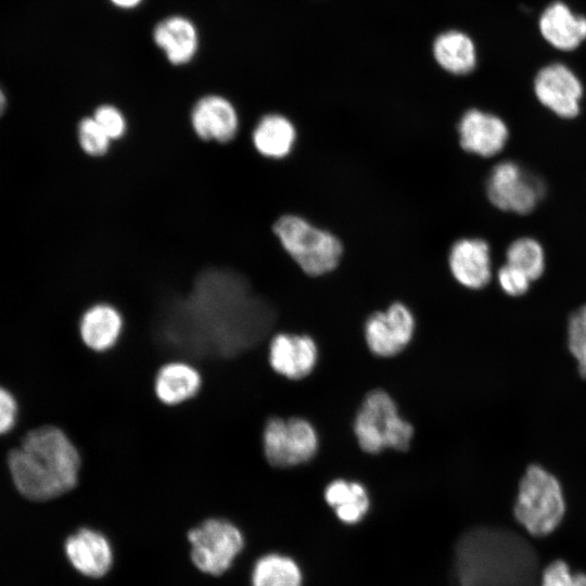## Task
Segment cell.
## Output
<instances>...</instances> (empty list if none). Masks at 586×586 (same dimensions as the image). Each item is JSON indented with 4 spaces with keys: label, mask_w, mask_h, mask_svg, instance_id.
<instances>
[{
    "label": "cell",
    "mask_w": 586,
    "mask_h": 586,
    "mask_svg": "<svg viewBox=\"0 0 586 586\" xmlns=\"http://www.w3.org/2000/svg\"><path fill=\"white\" fill-rule=\"evenodd\" d=\"M77 140L80 149L92 157L106 155L113 142L92 116L84 117L78 123Z\"/></svg>",
    "instance_id": "d4e9b609"
},
{
    "label": "cell",
    "mask_w": 586,
    "mask_h": 586,
    "mask_svg": "<svg viewBox=\"0 0 586 586\" xmlns=\"http://www.w3.org/2000/svg\"><path fill=\"white\" fill-rule=\"evenodd\" d=\"M92 117L98 122L112 141L124 138L127 132L128 124L126 116L113 104L105 103L99 105L94 110Z\"/></svg>",
    "instance_id": "83f0119b"
},
{
    "label": "cell",
    "mask_w": 586,
    "mask_h": 586,
    "mask_svg": "<svg viewBox=\"0 0 586 586\" xmlns=\"http://www.w3.org/2000/svg\"><path fill=\"white\" fill-rule=\"evenodd\" d=\"M448 265L453 277L471 290L485 288L492 279L491 249L483 239L456 241L449 252Z\"/></svg>",
    "instance_id": "5bb4252c"
},
{
    "label": "cell",
    "mask_w": 586,
    "mask_h": 586,
    "mask_svg": "<svg viewBox=\"0 0 586 586\" xmlns=\"http://www.w3.org/2000/svg\"><path fill=\"white\" fill-rule=\"evenodd\" d=\"M17 491L33 500H48L71 491L77 483L79 454L56 426L46 425L27 433L8 458Z\"/></svg>",
    "instance_id": "7a4b0ae2"
},
{
    "label": "cell",
    "mask_w": 586,
    "mask_h": 586,
    "mask_svg": "<svg viewBox=\"0 0 586 586\" xmlns=\"http://www.w3.org/2000/svg\"><path fill=\"white\" fill-rule=\"evenodd\" d=\"M324 500L344 524L359 523L368 513L370 498L365 486L343 479L333 480L324 489Z\"/></svg>",
    "instance_id": "44dd1931"
},
{
    "label": "cell",
    "mask_w": 586,
    "mask_h": 586,
    "mask_svg": "<svg viewBox=\"0 0 586 586\" xmlns=\"http://www.w3.org/2000/svg\"><path fill=\"white\" fill-rule=\"evenodd\" d=\"M153 40L173 65L193 60L199 48V33L188 17L171 15L160 21L153 29Z\"/></svg>",
    "instance_id": "2e32d148"
},
{
    "label": "cell",
    "mask_w": 586,
    "mask_h": 586,
    "mask_svg": "<svg viewBox=\"0 0 586 586\" xmlns=\"http://www.w3.org/2000/svg\"><path fill=\"white\" fill-rule=\"evenodd\" d=\"M251 140L254 149L262 156L281 160L291 153L296 140V129L285 116L269 113L257 122Z\"/></svg>",
    "instance_id": "d6986e66"
},
{
    "label": "cell",
    "mask_w": 586,
    "mask_h": 586,
    "mask_svg": "<svg viewBox=\"0 0 586 586\" xmlns=\"http://www.w3.org/2000/svg\"><path fill=\"white\" fill-rule=\"evenodd\" d=\"M191 559L202 572L219 575L227 571L243 548V536L232 523L209 519L188 534Z\"/></svg>",
    "instance_id": "ba28073f"
},
{
    "label": "cell",
    "mask_w": 586,
    "mask_h": 586,
    "mask_svg": "<svg viewBox=\"0 0 586 586\" xmlns=\"http://www.w3.org/2000/svg\"><path fill=\"white\" fill-rule=\"evenodd\" d=\"M17 405L14 396L0 386V434L9 432L15 423Z\"/></svg>",
    "instance_id": "f546056e"
},
{
    "label": "cell",
    "mask_w": 586,
    "mask_h": 586,
    "mask_svg": "<svg viewBox=\"0 0 586 586\" xmlns=\"http://www.w3.org/2000/svg\"><path fill=\"white\" fill-rule=\"evenodd\" d=\"M568 347L577 361L579 375L586 379V304L569 317Z\"/></svg>",
    "instance_id": "484cf974"
},
{
    "label": "cell",
    "mask_w": 586,
    "mask_h": 586,
    "mask_svg": "<svg viewBox=\"0 0 586 586\" xmlns=\"http://www.w3.org/2000/svg\"><path fill=\"white\" fill-rule=\"evenodd\" d=\"M268 359L277 373L291 380H300L314 370L318 348L308 335L279 333L270 341Z\"/></svg>",
    "instance_id": "4fadbf2b"
},
{
    "label": "cell",
    "mask_w": 586,
    "mask_h": 586,
    "mask_svg": "<svg viewBox=\"0 0 586 586\" xmlns=\"http://www.w3.org/2000/svg\"><path fill=\"white\" fill-rule=\"evenodd\" d=\"M433 55L441 67L456 75L470 73L476 63L472 39L458 30L438 35L433 42Z\"/></svg>",
    "instance_id": "7402d4cb"
},
{
    "label": "cell",
    "mask_w": 586,
    "mask_h": 586,
    "mask_svg": "<svg viewBox=\"0 0 586 586\" xmlns=\"http://www.w3.org/2000/svg\"><path fill=\"white\" fill-rule=\"evenodd\" d=\"M201 386L198 370L180 361L164 365L157 372L154 391L165 405H178L193 397Z\"/></svg>",
    "instance_id": "ffe728a7"
},
{
    "label": "cell",
    "mask_w": 586,
    "mask_h": 586,
    "mask_svg": "<svg viewBox=\"0 0 586 586\" xmlns=\"http://www.w3.org/2000/svg\"><path fill=\"white\" fill-rule=\"evenodd\" d=\"M565 501L559 481L545 468L530 466L522 476L513 513L534 536L551 533L561 522Z\"/></svg>",
    "instance_id": "3957f363"
},
{
    "label": "cell",
    "mask_w": 586,
    "mask_h": 586,
    "mask_svg": "<svg viewBox=\"0 0 586 586\" xmlns=\"http://www.w3.org/2000/svg\"><path fill=\"white\" fill-rule=\"evenodd\" d=\"M497 280L500 289L510 296L524 295L532 283L524 272L507 263L498 269Z\"/></svg>",
    "instance_id": "f1b7e54d"
},
{
    "label": "cell",
    "mask_w": 586,
    "mask_h": 586,
    "mask_svg": "<svg viewBox=\"0 0 586 586\" xmlns=\"http://www.w3.org/2000/svg\"><path fill=\"white\" fill-rule=\"evenodd\" d=\"M115 7L120 9H133L138 7L142 0H110Z\"/></svg>",
    "instance_id": "4dcf8cb0"
},
{
    "label": "cell",
    "mask_w": 586,
    "mask_h": 586,
    "mask_svg": "<svg viewBox=\"0 0 586 586\" xmlns=\"http://www.w3.org/2000/svg\"><path fill=\"white\" fill-rule=\"evenodd\" d=\"M506 263L524 272L531 281L539 279L546 268L543 245L532 237L512 241L506 250Z\"/></svg>",
    "instance_id": "cb8c5ba5"
},
{
    "label": "cell",
    "mask_w": 586,
    "mask_h": 586,
    "mask_svg": "<svg viewBox=\"0 0 586 586\" xmlns=\"http://www.w3.org/2000/svg\"><path fill=\"white\" fill-rule=\"evenodd\" d=\"M7 105V99L3 90L0 88V116L3 114Z\"/></svg>",
    "instance_id": "1f68e13d"
},
{
    "label": "cell",
    "mask_w": 586,
    "mask_h": 586,
    "mask_svg": "<svg viewBox=\"0 0 586 586\" xmlns=\"http://www.w3.org/2000/svg\"><path fill=\"white\" fill-rule=\"evenodd\" d=\"M123 326L124 319L120 311L112 304L100 302L82 314L79 333L89 348L104 352L116 344Z\"/></svg>",
    "instance_id": "ac0fdd59"
},
{
    "label": "cell",
    "mask_w": 586,
    "mask_h": 586,
    "mask_svg": "<svg viewBox=\"0 0 586 586\" xmlns=\"http://www.w3.org/2000/svg\"><path fill=\"white\" fill-rule=\"evenodd\" d=\"M413 332V315L403 303H393L385 311L372 314L365 323L368 348L380 357L400 353L411 341Z\"/></svg>",
    "instance_id": "9c48e42d"
},
{
    "label": "cell",
    "mask_w": 586,
    "mask_h": 586,
    "mask_svg": "<svg viewBox=\"0 0 586 586\" xmlns=\"http://www.w3.org/2000/svg\"><path fill=\"white\" fill-rule=\"evenodd\" d=\"M359 447L369 454L385 448L407 450L413 437L412 425L404 420L394 399L383 390H373L364 398L354 420Z\"/></svg>",
    "instance_id": "277c9868"
},
{
    "label": "cell",
    "mask_w": 586,
    "mask_h": 586,
    "mask_svg": "<svg viewBox=\"0 0 586 586\" xmlns=\"http://www.w3.org/2000/svg\"><path fill=\"white\" fill-rule=\"evenodd\" d=\"M454 569L456 586H539L535 549L507 528L466 532L456 545Z\"/></svg>",
    "instance_id": "6da1fadb"
},
{
    "label": "cell",
    "mask_w": 586,
    "mask_h": 586,
    "mask_svg": "<svg viewBox=\"0 0 586 586\" xmlns=\"http://www.w3.org/2000/svg\"><path fill=\"white\" fill-rule=\"evenodd\" d=\"M458 132L461 148L482 157L500 153L509 138L508 126L499 116L477 109L462 115Z\"/></svg>",
    "instance_id": "7c38bea8"
},
{
    "label": "cell",
    "mask_w": 586,
    "mask_h": 586,
    "mask_svg": "<svg viewBox=\"0 0 586 586\" xmlns=\"http://www.w3.org/2000/svg\"><path fill=\"white\" fill-rule=\"evenodd\" d=\"M190 125L202 141L225 144L232 141L240 128L239 113L232 102L220 94L201 97L190 112Z\"/></svg>",
    "instance_id": "8fae6325"
},
{
    "label": "cell",
    "mask_w": 586,
    "mask_h": 586,
    "mask_svg": "<svg viewBox=\"0 0 586 586\" xmlns=\"http://www.w3.org/2000/svg\"><path fill=\"white\" fill-rule=\"evenodd\" d=\"M537 100L557 116L570 119L579 113L583 85L577 76L560 63L543 67L534 80Z\"/></svg>",
    "instance_id": "30bf717a"
},
{
    "label": "cell",
    "mask_w": 586,
    "mask_h": 586,
    "mask_svg": "<svg viewBox=\"0 0 586 586\" xmlns=\"http://www.w3.org/2000/svg\"><path fill=\"white\" fill-rule=\"evenodd\" d=\"M273 232L284 251L309 276L333 270L341 258V241L303 217L283 215L273 224Z\"/></svg>",
    "instance_id": "5b68a950"
},
{
    "label": "cell",
    "mask_w": 586,
    "mask_h": 586,
    "mask_svg": "<svg viewBox=\"0 0 586 586\" xmlns=\"http://www.w3.org/2000/svg\"><path fill=\"white\" fill-rule=\"evenodd\" d=\"M539 586H586V574L573 572L566 562L556 560L543 571Z\"/></svg>",
    "instance_id": "4316f807"
},
{
    "label": "cell",
    "mask_w": 586,
    "mask_h": 586,
    "mask_svg": "<svg viewBox=\"0 0 586 586\" xmlns=\"http://www.w3.org/2000/svg\"><path fill=\"white\" fill-rule=\"evenodd\" d=\"M252 586H303V572L293 558L268 553L255 562Z\"/></svg>",
    "instance_id": "603a6c76"
},
{
    "label": "cell",
    "mask_w": 586,
    "mask_h": 586,
    "mask_svg": "<svg viewBox=\"0 0 586 586\" xmlns=\"http://www.w3.org/2000/svg\"><path fill=\"white\" fill-rule=\"evenodd\" d=\"M546 184L534 173L513 161L496 164L486 182L489 202L504 212L532 213L546 194Z\"/></svg>",
    "instance_id": "8992f818"
},
{
    "label": "cell",
    "mask_w": 586,
    "mask_h": 586,
    "mask_svg": "<svg viewBox=\"0 0 586 586\" xmlns=\"http://www.w3.org/2000/svg\"><path fill=\"white\" fill-rule=\"evenodd\" d=\"M538 26L545 40L559 50H574L586 39V17L560 1L544 10Z\"/></svg>",
    "instance_id": "e0dca14e"
},
{
    "label": "cell",
    "mask_w": 586,
    "mask_h": 586,
    "mask_svg": "<svg viewBox=\"0 0 586 586\" xmlns=\"http://www.w3.org/2000/svg\"><path fill=\"white\" fill-rule=\"evenodd\" d=\"M318 444L313 424L300 417H273L264 428V454L273 467L289 468L308 462L317 454Z\"/></svg>",
    "instance_id": "52a82bcc"
},
{
    "label": "cell",
    "mask_w": 586,
    "mask_h": 586,
    "mask_svg": "<svg viewBox=\"0 0 586 586\" xmlns=\"http://www.w3.org/2000/svg\"><path fill=\"white\" fill-rule=\"evenodd\" d=\"M65 552L72 565L89 577L106 574L113 561L106 537L90 528H80L69 536L65 543Z\"/></svg>",
    "instance_id": "9a60e30c"
}]
</instances>
